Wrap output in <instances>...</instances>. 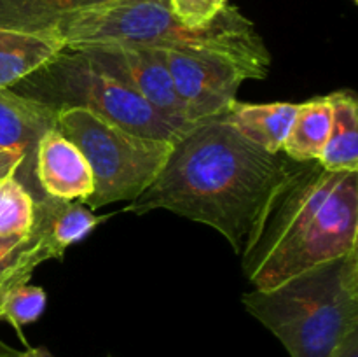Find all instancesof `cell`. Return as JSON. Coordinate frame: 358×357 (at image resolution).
Instances as JSON below:
<instances>
[{"instance_id": "obj_1", "label": "cell", "mask_w": 358, "mask_h": 357, "mask_svg": "<svg viewBox=\"0 0 358 357\" xmlns=\"http://www.w3.org/2000/svg\"><path fill=\"white\" fill-rule=\"evenodd\" d=\"M294 163L248 142L224 118L208 119L178 135L159 175L124 210H170L217 230L241 254Z\"/></svg>"}, {"instance_id": "obj_2", "label": "cell", "mask_w": 358, "mask_h": 357, "mask_svg": "<svg viewBox=\"0 0 358 357\" xmlns=\"http://www.w3.org/2000/svg\"><path fill=\"white\" fill-rule=\"evenodd\" d=\"M358 172L294 164L269 200L243 251L254 289H269L358 248Z\"/></svg>"}, {"instance_id": "obj_3", "label": "cell", "mask_w": 358, "mask_h": 357, "mask_svg": "<svg viewBox=\"0 0 358 357\" xmlns=\"http://www.w3.org/2000/svg\"><path fill=\"white\" fill-rule=\"evenodd\" d=\"M51 31L66 48L114 44L212 56L233 63L247 80L264 79L271 66L255 24L229 4L208 23L189 27L175 16L170 0H100L66 14Z\"/></svg>"}, {"instance_id": "obj_4", "label": "cell", "mask_w": 358, "mask_h": 357, "mask_svg": "<svg viewBox=\"0 0 358 357\" xmlns=\"http://www.w3.org/2000/svg\"><path fill=\"white\" fill-rule=\"evenodd\" d=\"M241 301L290 357H331L358 329V248Z\"/></svg>"}, {"instance_id": "obj_5", "label": "cell", "mask_w": 358, "mask_h": 357, "mask_svg": "<svg viewBox=\"0 0 358 357\" xmlns=\"http://www.w3.org/2000/svg\"><path fill=\"white\" fill-rule=\"evenodd\" d=\"M10 90L56 111L84 108L136 135L175 142L182 133L136 91L100 69L79 49L65 48Z\"/></svg>"}, {"instance_id": "obj_6", "label": "cell", "mask_w": 358, "mask_h": 357, "mask_svg": "<svg viewBox=\"0 0 358 357\" xmlns=\"http://www.w3.org/2000/svg\"><path fill=\"white\" fill-rule=\"evenodd\" d=\"M56 130L84 154L94 191L91 209L115 202H133L159 175L173 149L171 140L136 135L84 108H62Z\"/></svg>"}, {"instance_id": "obj_7", "label": "cell", "mask_w": 358, "mask_h": 357, "mask_svg": "<svg viewBox=\"0 0 358 357\" xmlns=\"http://www.w3.org/2000/svg\"><path fill=\"white\" fill-rule=\"evenodd\" d=\"M159 52L191 125L227 114L236 102L241 83L247 80L238 66L220 58L175 51Z\"/></svg>"}, {"instance_id": "obj_8", "label": "cell", "mask_w": 358, "mask_h": 357, "mask_svg": "<svg viewBox=\"0 0 358 357\" xmlns=\"http://www.w3.org/2000/svg\"><path fill=\"white\" fill-rule=\"evenodd\" d=\"M72 49L83 51L100 69L136 91L157 114L178 130L184 132L192 126L175 93L170 72L159 51L114 44L79 46Z\"/></svg>"}, {"instance_id": "obj_9", "label": "cell", "mask_w": 358, "mask_h": 357, "mask_svg": "<svg viewBox=\"0 0 358 357\" xmlns=\"http://www.w3.org/2000/svg\"><path fill=\"white\" fill-rule=\"evenodd\" d=\"M56 115L58 111L49 105L13 90H0V149L23 154L24 161L14 177L34 198L44 195L35 177V153L44 133L56 128Z\"/></svg>"}, {"instance_id": "obj_10", "label": "cell", "mask_w": 358, "mask_h": 357, "mask_svg": "<svg viewBox=\"0 0 358 357\" xmlns=\"http://www.w3.org/2000/svg\"><path fill=\"white\" fill-rule=\"evenodd\" d=\"M35 177L41 191L52 198L86 202L94 191L93 174L84 154L56 128L38 140Z\"/></svg>"}, {"instance_id": "obj_11", "label": "cell", "mask_w": 358, "mask_h": 357, "mask_svg": "<svg viewBox=\"0 0 358 357\" xmlns=\"http://www.w3.org/2000/svg\"><path fill=\"white\" fill-rule=\"evenodd\" d=\"M108 216H96L79 200H59L42 195L35 198L31 233L37 237L48 259H62L70 245L86 238Z\"/></svg>"}, {"instance_id": "obj_12", "label": "cell", "mask_w": 358, "mask_h": 357, "mask_svg": "<svg viewBox=\"0 0 358 357\" xmlns=\"http://www.w3.org/2000/svg\"><path fill=\"white\" fill-rule=\"evenodd\" d=\"M52 31L0 28V90H10L65 49Z\"/></svg>"}, {"instance_id": "obj_13", "label": "cell", "mask_w": 358, "mask_h": 357, "mask_svg": "<svg viewBox=\"0 0 358 357\" xmlns=\"http://www.w3.org/2000/svg\"><path fill=\"white\" fill-rule=\"evenodd\" d=\"M299 104H243L234 102L222 118L248 142L269 154H280L296 121Z\"/></svg>"}, {"instance_id": "obj_14", "label": "cell", "mask_w": 358, "mask_h": 357, "mask_svg": "<svg viewBox=\"0 0 358 357\" xmlns=\"http://www.w3.org/2000/svg\"><path fill=\"white\" fill-rule=\"evenodd\" d=\"M332 128L318 163L329 172H358V104L352 91L329 94Z\"/></svg>"}, {"instance_id": "obj_15", "label": "cell", "mask_w": 358, "mask_h": 357, "mask_svg": "<svg viewBox=\"0 0 358 357\" xmlns=\"http://www.w3.org/2000/svg\"><path fill=\"white\" fill-rule=\"evenodd\" d=\"M332 128V104L329 94L299 104L296 121L282 147V153L296 163L318 161L327 146Z\"/></svg>"}, {"instance_id": "obj_16", "label": "cell", "mask_w": 358, "mask_h": 357, "mask_svg": "<svg viewBox=\"0 0 358 357\" xmlns=\"http://www.w3.org/2000/svg\"><path fill=\"white\" fill-rule=\"evenodd\" d=\"M100 0H0V28L51 31L62 18Z\"/></svg>"}, {"instance_id": "obj_17", "label": "cell", "mask_w": 358, "mask_h": 357, "mask_svg": "<svg viewBox=\"0 0 358 357\" xmlns=\"http://www.w3.org/2000/svg\"><path fill=\"white\" fill-rule=\"evenodd\" d=\"M44 261L48 255L31 231L24 237H0V308L7 294L27 284Z\"/></svg>"}, {"instance_id": "obj_18", "label": "cell", "mask_w": 358, "mask_h": 357, "mask_svg": "<svg viewBox=\"0 0 358 357\" xmlns=\"http://www.w3.org/2000/svg\"><path fill=\"white\" fill-rule=\"evenodd\" d=\"M35 198L14 175L0 181V237H24L31 231Z\"/></svg>"}, {"instance_id": "obj_19", "label": "cell", "mask_w": 358, "mask_h": 357, "mask_svg": "<svg viewBox=\"0 0 358 357\" xmlns=\"http://www.w3.org/2000/svg\"><path fill=\"white\" fill-rule=\"evenodd\" d=\"M45 308V293L42 287L30 286V284H23L17 286L16 289L10 290L7 294L6 301L2 303L0 308V321H7L13 324L21 335V329L24 326L31 324L37 321L42 315Z\"/></svg>"}, {"instance_id": "obj_20", "label": "cell", "mask_w": 358, "mask_h": 357, "mask_svg": "<svg viewBox=\"0 0 358 357\" xmlns=\"http://www.w3.org/2000/svg\"><path fill=\"white\" fill-rule=\"evenodd\" d=\"M175 16L189 27H201L219 14L227 0H170Z\"/></svg>"}, {"instance_id": "obj_21", "label": "cell", "mask_w": 358, "mask_h": 357, "mask_svg": "<svg viewBox=\"0 0 358 357\" xmlns=\"http://www.w3.org/2000/svg\"><path fill=\"white\" fill-rule=\"evenodd\" d=\"M23 161L24 156L17 150L0 149V181L16 174Z\"/></svg>"}, {"instance_id": "obj_22", "label": "cell", "mask_w": 358, "mask_h": 357, "mask_svg": "<svg viewBox=\"0 0 358 357\" xmlns=\"http://www.w3.org/2000/svg\"><path fill=\"white\" fill-rule=\"evenodd\" d=\"M0 357H55V356H52L45 346H34V349L21 350V352L6 349V346H0Z\"/></svg>"}, {"instance_id": "obj_23", "label": "cell", "mask_w": 358, "mask_h": 357, "mask_svg": "<svg viewBox=\"0 0 358 357\" xmlns=\"http://www.w3.org/2000/svg\"><path fill=\"white\" fill-rule=\"evenodd\" d=\"M331 357H358V329L339 345Z\"/></svg>"}, {"instance_id": "obj_24", "label": "cell", "mask_w": 358, "mask_h": 357, "mask_svg": "<svg viewBox=\"0 0 358 357\" xmlns=\"http://www.w3.org/2000/svg\"><path fill=\"white\" fill-rule=\"evenodd\" d=\"M355 2H357V0H355Z\"/></svg>"}]
</instances>
